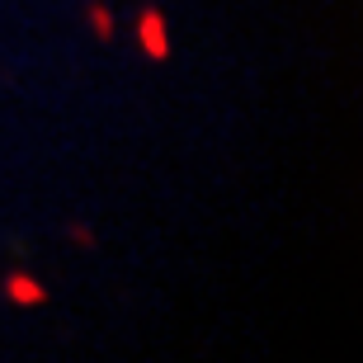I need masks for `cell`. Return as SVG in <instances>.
I'll return each instance as SVG.
<instances>
[{
  "instance_id": "1",
  "label": "cell",
  "mask_w": 363,
  "mask_h": 363,
  "mask_svg": "<svg viewBox=\"0 0 363 363\" xmlns=\"http://www.w3.org/2000/svg\"><path fill=\"white\" fill-rule=\"evenodd\" d=\"M137 43H142V52H147L156 67L170 57V28H165V14L156 10V5H147V10L137 14Z\"/></svg>"
},
{
  "instance_id": "2",
  "label": "cell",
  "mask_w": 363,
  "mask_h": 363,
  "mask_svg": "<svg viewBox=\"0 0 363 363\" xmlns=\"http://www.w3.org/2000/svg\"><path fill=\"white\" fill-rule=\"evenodd\" d=\"M0 293H5V302H14V307H43V302H48V288H43L33 274H24V269L5 274Z\"/></svg>"
},
{
  "instance_id": "3",
  "label": "cell",
  "mask_w": 363,
  "mask_h": 363,
  "mask_svg": "<svg viewBox=\"0 0 363 363\" xmlns=\"http://www.w3.org/2000/svg\"><path fill=\"white\" fill-rule=\"evenodd\" d=\"M85 19H90L94 38H113V33H118V28H113V14H108L99 0H90V5H85Z\"/></svg>"
}]
</instances>
